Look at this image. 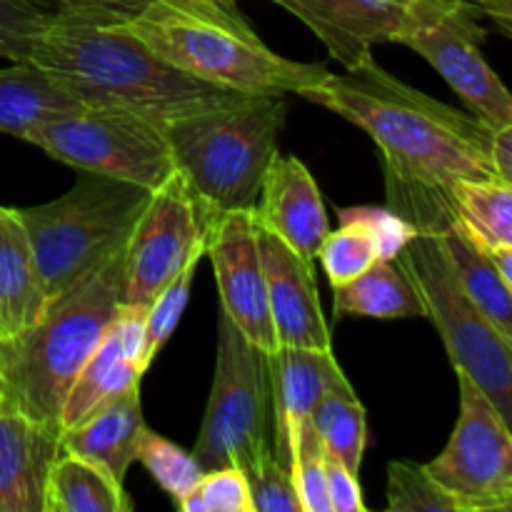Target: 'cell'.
<instances>
[{
  "instance_id": "3957f363",
  "label": "cell",
  "mask_w": 512,
  "mask_h": 512,
  "mask_svg": "<svg viewBox=\"0 0 512 512\" xmlns=\"http://www.w3.org/2000/svg\"><path fill=\"white\" fill-rule=\"evenodd\" d=\"M115 23L173 68L235 93L300 95L330 75L325 63L273 53L233 0H143Z\"/></svg>"
},
{
  "instance_id": "4316f807",
  "label": "cell",
  "mask_w": 512,
  "mask_h": 512,
  "mask_svg": "<svg viewBox=\"0 0 512 512\" xmlns=\"http://www.w3.org/2000/svg\"><path fill=\"white\" fill-rule=\"evenodd\" d=\"M310 423L323 448L335 455L350 473L358 475L368 443V420L353 385L328 390L310 413Z\"/></svg>"
},
{
  "instance_id": "d4e9b609",
  "label": "cell",
  "mask_w": 512,
  "mask_h": 512,
  "mask_svg": "<svg viewBox=\"0 0 512 512\" xmlns=\"http://www.w3.org/2000/svg\"><path fill=\"white\" fill-rule=\"evenodd\" d=\"M335 313L355 318H425L423 303L395 260H378L350 283L335 285Z\"/></svg>"
},
{
  "instance_id": "2e32d148",
  "label": "cell",
  "mask_w": 512,
  "mask_h": 512,
  "mask_svg": "<svg viewBox=\"0 0 512 512\" xmlns=\"http://www.w3.org/2000/svg\"><path fill=\"white\" fill-rule=\"evenodd\" d=\"M273 395V455L293 468L295 443L305 420L328 390L350 385L333 350L278 348L268 355Z\"/></svg>"
},
{
  "instance_id": "5bb4252c",
  "label": "cell",
  "mask_w": 512,
  "mask_h": 512,
  "mask_svg": "<svg viewBox=\"0 0 512 512\" xmlns=\"http://www.w3.org/2000/svg\"><path fill=\"white\" fill-rule=\"evenodd\" d=\"M253 220L258 228L283 240L300 260L315 265L330 225L323 195L303 160L275 155L260 185Z\"/></svg>"
},
{
  "instance_id": "7a4b0ae2",
  "label": "cell",
  "mask_w": 512,
  "mask_h": 512,
  "mask_svg": "<svg viewBox=\"0 0 512 512\" xmlns=\"http://www.w3.org/2000/svg\"><path fill=\"white\" fill-rule=\"evenodd\" d=\"M118 15L123 10L80 8L53 15L28 40L18 63L43 70L80 105L128 110L155 123L245 95L160 60L118 28Z\"/></svg>"
},
{
  "instance_id": "44dd1931",
  "label": "cell",
  "mask_w": 512,
  "mask_h": 512,
  "mask_svg": "<svg viewBox=\"0 0 512 512\" xmlns=\"http://www.w3.org/2000/svg\"><path fill=\"white\" fill-rule=\"evenodd\" d=\"M48 308L18 208L0 205V323L5 335L33 325Z\"/></svg>"
},
{
  "instance_id": "8d00e7d4",
  "label": "cell",
  "mask_w": 512,
  "mask_h": 512,
  "mask_svg": "<svg viewBox=\"0 0 512 512\" xmlns=\"http://www.w3.org/2000/svg\"><path fill=\"white\" fill-rule=\"evenodd\" d=\"M325 490H328L330 512H368L358 475L350 473L328 450H325Z\"/></svg>"
},
{
  "instance_id": "b9f144b4",
  "label": "cell",
  "mask_w": 512,
  "mask_h": 512,
  "mask_svg": "<svg viewBox=\"0 0 512 512\" xmlns=\"http://www.w3.org/2000/svg\"><path fill=\"white\" fill-rule=\"evenodd\" d=\"M95 3L108 5V8H115V10H125V13H128V10H133L135 5H140L143 0H95Z\"/></svg>"
},
{
  "instance_id": "4dcf8cb0",
  "label": "cell",
  "mask_w": 512,
  "mask_h": 512,
  "mask_svg": "<svg viewBox=\"0 0 512 512\" xmlns=\"http://www.w3.org/2000/svg\"><path fill=\"white\" fill-rule=\"evenodd\" d=\"M318 260L323 263L330 285L335 288V285L350 283L360 273H365L370 265L378 263L380 253L375 240L363 228L340 223V228L335 233L325 235Z\"/></svg>"
},
{
  "instance_id": "484cf974",
  "label": "cell",
  "mask_w": 512,
  "mask_h": 512,
  "mask_svg": "<svg viewBox=\"0 0 512 512\" xmlns=\"http://www.w3.org/2000/svg\"><path fill=\"white\" fill-rule=\"evenodd\" d=\"M53 78L25 63L0 68V133L25 140L28 130L50 115L78 108Z\"/></svg>"
},
{
  "instance_id": "6da1fadb",
  "label": "cell",
  "mask_w": 512,
  "mask_h": 512,
  "mask_svg": "<svg viewBox=\"0 0 512 512\" xmlns=\"http://www.w3.org/2000/svg\"><path fill=\"white\" fill-rule=\"evenodd\" d=\"M300 98L333 110L375 140L388 190L445 193L455 180L498 178L490 160L495 128L410 88L373 55L343 75L330 73Z\"/></svg>"
},
{
  "instance_id": "9c48e42d",
  "label": "cell",
  "mask_w": 512,
  "mask_h": 512,
  "mask_svg": "<svg viewBox=\"0 0 512 512\" xmlns=\"http://www.w3.org/2000/svg\"><path fill=\"white\" fill-rule=\"evenodd\" d=\"M25 140L75 170L128 180L150 193L175 173L160 123L128 110L78 105L40 120Z\"/></svg>"
},
{
  "instance_id": "30bf717a",
  "label": "cell",
  "mask_w": 512,
  "mask_h": 512,
  "mask_svg": "<svg viewBox=\"0 0 512 512\" xmlns=\"http://www.w3.org/2000/svg\"><path fill=\"white\" fill-rule=\"evenodd\" d=\"M488 30L458 0H410L393 43L423 55L490 128L512 123V98L483 58Z\"/></svg>"
},
{
  "instance_id": "836d02e7",
  "label": "cell",
  "mask_w": 512,
  "mask_h": 512,
  "mask_svg": "<svg viewBox=\"0 0 512 512\" xmlns=\"http://www.w3.org/2000/svg\"><path fill=\"white\" fill-rule=\"evenodd\" d=\"M243 473L248 480L253 512H303L293 473L278 463L273 450L250 463Z\"/></svg>"
},
{
  "instance_id": "5b68a950",
  "label": "cell",
  "mask_w": 512,
  "mask_h": 512,
  "mask_svg": "<svg viewBox=\"0 0 512 512\" xmlns=\"http://www.w3.org/2000/svg\"><path fill=\"white\" fill-rule=\"evenodd\" d=\"M288 118L285 95H238L215 108L160 123L175 173L205 218L253 210Z\"/></svg>"
},
{
  "instance_id": "e0dca14e",
  "label": "cell",
  "mask_w": 512,
  "mask_h": 512,
  "mask_svg": "<svg viewBox=\"0 0 512 512\" xmlns=\"http://www.w3.org/2000/svg\"><path fill=\"white\" fill-rule=\"evenodd\" d=\"M303 20L345 70L393 43L410 0H273Z\"/></svg>"
},
{
  "instance_id": "ffe728a7",
  "label": "cell",
  "mask_w": 512,
  "mask_h": 512,
  "mask_svg": "<svg viewBox=\"0 0 512 512\" xmlns=\"http://www.w3.org/2000/svg\"><path fill=\"white\" fill-rule=\"evenodd\" d=\"M145 430L140 385H135L95 408L73 428L63 430L60 450L98 465L115 483L123 485Z\"/></svg>"
},
{
  "instance_id": "277c9868",
  "label": "cell",
  "mask_w": 512,
  "mask_h": 512,
  "mask_svg": "<svg viewBox=\"0 0 512 512\" xmlns=\"http://www.w3.org/2000/svg\"><path fill=\"white\" fill-rule=\"evenodd\" d=\"M120 253L50 300L33 325L0 338V408L60 433L65 395L120 313Z\"/></svg>"
},
{
  "instance_id": "74e56055",
  "label": "cell",
  "mask_w": 512,
  "mask_h": 512,
  "mask_svg": "<svg viewBox=\"0 0 512 512\" xmlns=\"http://www.w3.org/2000/svg\"><path fill=\"white\" fill-rule=\"evenodd\" d=\"M475 18H490L500 33H512V0H458Z\"/></svg>"
},
{
  "instance_id": "8992f818",
  "label": "cell",
  "mask_w": 512,
  "mask_h": 512,
  "mask_svg": "<svg viewBox=\"0 0 512 512\" xmlns=\"http://www.w3.org/2000/svg\"><path fill=\"white\" fill-rule=\"evenodd\" d=\"M148 198L128 180L80 170L65 195L18 210L48 303L123 248Z\"/></svg>"
},
{
  "instance_id": "9a60e30c",
  "label": "cell",
  "mask_w": 512,
  "mask_h": 512,
  "mask_svg": "<svg viewBox=\"0 0 512 512\" xmlns=\"http://www.w3.org/2000/svg\"><path fill=\"white\" fill-rule=\"evenodd\" d=\"M258 245L278 348L333 350L315 285V265L300 260L283 240L263 228H258Z\"/></svg>"
},
{
  "instance_id": "f546056e",
  "label": "cell",
  "mask_w": 512,
  "mask_h": 512,
  "mask_svg": "<svg viewBox=\"0 0 512 512\" xmlns=\"http://www.w3.org/2000/svg\"><path fill=\"white\" fill-rule=\"evenodd\" d=\"M388 510L460 512V505L430 478L425 465L413 460H393L388 465Z\"/></svg>"
},
{
  "instance_id": "d6986e66",
  "label": "cell",
  "mask_w": 512,
  "mask_h": 512,
  "mask_svg": "<svg viewBox=\"0 0 512 512\" xmlns=\"http://www.w3.org/2000/svg\"><path fill=\"white\" fill-rule=\"evenodd\" d=\"M60 433L0 408V512H43L45 478Z\"/></svg>"
},
{
  "instance_id": "d590c367",
  "label": "cell",
  "mask_w": 512,
  "mask_h": 512,
  "mask_svg": "<svg viewBox=\"0 0 512 512\" xmlns=\"http://www.w3.org/2000/svg\"><path fill=\"white\" fill-rule=\"evenodd\" d=\"M50 18L53 13L23 0H0V58L18 63L28 40L40 33Z\"/></svg>"
},
{
  "instance_id": "cb8c5ba5",
  "label": "cell",
  "mask_w": 512,
  "mask_h": 512,
  "mask_svg": "<svg viewBox=\"0 0 512 512\" xmlns=\"http://www.w3.org/2000/svg\"><path fill=\"white\" fill-rule=\"evenodd\" d=\"M123 485L103 468L60 450L45 478L43 512H130Z\"/></svg>"
},
{
  "instance_id": "7402d4cb",
  "label": "cell",
  "mask_w": 512,
  "mask_h": 512,
  "mask_svg": "<svg viewBox=\"0 0 512 512\" xmlns=\"http://www.w3.org/2000/svg\"><path fill=\"white\" fill-rule=\"evenodd\" d=\"M435 233L460 290L478 305L493 328L512 343V285L500 278L488 250L475 245L450 220Z\"/></svg>"
},
{
  "instance_id": "83f0119b",
  "label": "cell",
  "mask_w": 512,
  "mask_h": 512,
  "mask_svg": "<svg viewBox=\"0 0 512 512\" xmlns=\"http://www.w3.org/2000/svg\"><path fill=\"white\" fill-rule=\"evenodd\" d=\"M205 255V240L203 245L193 250L188 260H185L183 268L168 280V283L160 288V293L155 295L153 303L145 308L143 315V365L150 368L153 360L158 358V353L163 350V345L168 343L170 335L178 328L180 318L185 313V305H188L190 288H193L195 270L198 263Z\"/></svg>"
},
{
  "instance_id": "4fadbf2b",
  "label": "cell",
  "mask_w": 512,
  "mask_h": 512,
  "mask_svg": "<svg viewBox=\"0 0 512 512\" xmlns=\"http://www.w3.org/2000/svg\"><path fill=\"white\" fill-rule=\"evenodd\" d=\"M205 255L218 278L220 310L238 325L240 333L265 353L278 350L268 310L258 225L253 210H230L205 225Z\"/></svg>"
},
{
  "instance_id": "52a82bcc",
  "label": "cell",
  "mask_w": 512,
  "mask_h": 512,
  "mask_svg": "<svg viewBox=\"0 0 512 512\" xmlns=\"http://www.w3.org/2000/svg\"><path fill=\"white\" fill-rule=\"evenodd\" d=\"M393 260L408 275L423 303L425 318L443 338L453 368L468 375L488 395L512 428V343L460 290L440 248L438 233L420 228Z\"/></svg>"
},
{
  "instance_id": "8fae6325",
  "label": "cell",
  "mask_w": 512,
  "mask_h": 512,
  "mask_svg": "<svg viewBox=\"0 0 512 512\" xmlns=\"http://www.w3.org/2000/svg\"><path fill=\"white\" fill-rule=\"evenodd\" d=\"M460 415L448 445L425 465L430 478L460 505V512L512 508V428L488 395L455 370Z\"/></svg>"
},
{
  "instance_id": "ab89813d",
  "label": "cell",
  "mask_w": 512,
  "mask_h": 512,
  "mask_svg": "<svg viewBox=\"0 0 512 512\" xmlns=\"http://www.w3.org/2000/svg\"><path fill=\"white\" fill-rule=\"evenodd\" d=\"M23 3L35 5V8H40V10H48V13H53V15L70 13V10H80V8H108V5H100V3H95V0H23Z\"/></svg>"
},
{
  "instance_id": "ba28073f",
  "label": "cell",
  "mask_w": 512,
  "mask_h": 512,
  "mask_svg": "<svg viewBox=\"0 0 512 512\" xmlns=\"http://www.w3.org/2000/svg\"><path fill=\"white\" fill-rule=\"evenodd\" d=\"M270 425L273 395L268 353L250 343L220 310L213 388L195 440V460L203 470L225 465L245 470L273 450Z\"/></svg>"
},
{
  "instance_id": "7bdbcfd3",
  "label": "cell",
  "mask_w": 512,
  "mask_h": 512,
  "mask_svg": "<svg viewBox=\"0 0 512 512\" xmlns=\"http://www.w3.org/2000/svg\"><path fill=\"white\" fill-rule=\"evenodd\" d=\"M3 335H5V330H3V323H0V338H3Z\"/></svg>"
},
{
  "instance_id": "f35d334b",
  "label": "cell",
  "mask_w": 512,
  "mask_h": 512,
  "mask_svg": "<svg viewBox=\"0 0 512 512\" xmlns=\"http://www.w3.org/2000/svg\"><path fill=\"white\" fill-rule=\"evenodd\" d=\"M490 160L498 173L500 180L512 183V123L500 125L493 130V140H490Z\"/></svg>"
},
{
  "instance_id": "7c38bea8",
  "label": "cell",
  "mask_w": 512,
  "mask_h": 512,
  "mask_svg": "<svg viewBox=\"0 0 512 512\" xmlns=\"http://www.w3.org/2000/svg\"><path fill=\"white\" fill-rule=\"evenodd\" d=\"M203 208L180 173L150 193L120 253V310L145 313L165 283L205 240Z\"/></svg>"
},
{
  "instance_id": "f1b7e54d",
  "label": "cell",
  "mask_w": 512,
  "mask_h": 512,
  "mask_svg": "<svg viewBox=\"0 0 512 512\" xmlns=\"http://www.w3.org/2000/svg\"><path fill=\"white\" fill-rule=\"evenodd\" d=\"M135 460L145 465V470L153 475L155 483L175 503H180L200 483L205 473L203 465L195 460L193 453H188V450H183L173 440L163 438V435L150 433V430H145L143 438H140Z\"/></svg>"
},
{
  "instance_id": "e575fe53",
  "label": "cell",
  "mask_w": 512,
  "mask_h": 512,
  "mask_svg": "<svg viewBox=\"0 0 512 512\" xmlns=\"http://www.w3.org/2000/svg\"><path fill=\"white\" fill-rule=\"evenodd\" d=\"M340 223H350L363 228L378 245L380 260H393L405 248L410 238L418 233L413 223L395 213L393 208H375V205H355V208H340Z\"/></svg>"
},
{
  "instance_id": "d6a6232c",
  "label": "cell",
  "mask_w": 512,
  "mask_h": 512,
  "mask_svg": "<svg viewBox=\"0 0 512 512\" xmlns=\"http://www.w3.org/2000/svg\"><path fill=\"white\" fill-rule=\"evenodd\" d=\"M290 473L295 478L303 512H330L328 490H325V448L310 418L305 420L298 433Z\"/></svg>"
},
{
  "instance_id": "603a6c76",
  "label": "cell",
  "mask_w": 512,
  "mask_h": 512,
  "mask_svg": "<svg viewBox=\"0 0 512 512\" xmlns=\"http://www.w3.org/2000/svg\"><path fill=\"white\" fill-rule=\"evenodd\" d=\"M450 223L483 250L512 245V183L500 178L455 180L445 188Z\"/></svg>"
},
{
  "instance_id": "ac0fdd59",
  "label": "cell",
  "mask_w": 512,
  "mask_h": 512,
  "mask_svg": "<svg viewBox=\"0 0 512 512\" xmlns=\"http://www.w3.org/2000/svg\"><path fill=\"white\" fill-rule=\"evenodd\" d=\"M143 315L140 310H120L105 330L65 395L60 433L128 388L140 385L148 370L143 365Z\"/></svg>"
},
{
  "instance_id": "1f68e13d",
  "label": "cell",
  "mask_w": 512,
  "mask_h": 512,
  "mask_svg": "<svg viewBox=\"0 0 512 512\" xmlns=\"http://www.w3.org/2000/svg\"><path fill=\"white\" fill-rule=\"evenodd\" d=\"M178 508L183 512H253L245 473L235 465L205 470Z\"/></svg>"
},
{
  "instance_id": "60d3db41",
  "label": "cell",
  "mask_w": 512,
  "mask_h": 512,
  "mask_svg": "<svg viewBox=\"0 0 512 512\" xmlns=\"http://www.w3.org/2000/svg\"><path fill=\"white\" fill-rule=\"evenodd\" d=\"M488 255L490 260H493L495 270L500 273V278H503L508 285H512V245H503V248L490 250Z\"/></svg>"
}]
</instances>
